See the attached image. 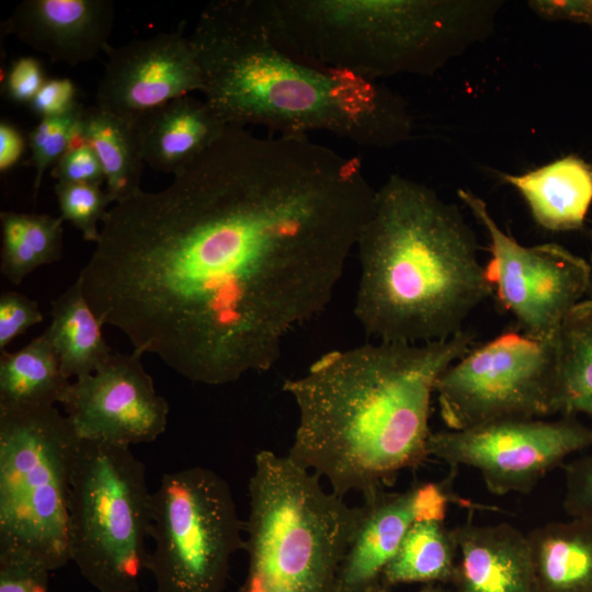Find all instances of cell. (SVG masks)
<instances>
[{
    "label": "cell",
    "mask_w": 592,
    "mask_h": 592,
    "mask_svg": "<svg viewBox=\"0 0 592 592\" xmlns=\"http://www.w3.org/2000/svg\"><path fill=\"white\" fill-rule=\"evenodd\" d=\"M365 592H389V588L380 581Z\"/></svg>",
    "instance_id": "40"
},
{
    "label": "cell",
    "mask_w": 592,
    "mask_h": 592,
    "mask_svg": "<svg viewBox=\"0 0 592 592\" xmlns=\"http://www.w3.org/2000/svg\"><path fill=\"white\" fill-rule=\"evenodd\" d=\"M527 3L542 19L585 23L592 29V0H531Z\"/></svg>",
    "instance_id": "35"
},
{
    "label": "cell",
    "mask_w": 592,
    "mask_h": 592,
    "mask_svg": "<svg viewBox=\"0 0 592 592\" xmlns=\"http://www.w3.org/2000/svg\"><path fill=\"white\" fill-rule=\"evenodd\" d=\"M80 441L55 406L0 409V557L49 571L71 561L70 493Z\"/></svg>",
    "instance_id": "7"
},
{
    "label": "cell",
    "mask_w": 592,
    "mask_h": 592,
    "mask_svg": "<svg viewBox=\"0 0 592 592\" xmlns=\"http://www.w3.org/2000/svg\"><path fill=\"white\" fill-rule=\"evenodd\" d=\"M45 81L42 62L32 56H21L4 75L2 92L12 103L29 105Z\"/></svg>",
    "instance_id": "32"
},
{
    "label": "cell",
    "mask_w": 592,
    "mask_h": 592,
    "mask_svg": "<svg viewBox=\"0 0 592 592\" xmlns=\"http://www.w3.org/2000/svg\"><path fill=\"white\" fill-rule=\"evenodd\" d=\"M592 446V429L566 414L556 420L508 418L464 430L432 432L428 456L476 469L497 496L530 492L571 454Z\"/></svg>",
    "instance_id": "12"
},
{
    "label": "cell",
    "mask_w": 592,
    "mask_h": 592,
    "mask_svg": "<svg viewBox=\"0 0 592 592\" xmlns=\"http://www.w3.org/2000/svg\"><path fill=\"white\" fill-rule=\"evenodd\" d=\"M475 344L463 330L441 341H377L321 355L283 383L298 410L287 455L341 498L382 490L428 457L435 384Z\"/></svg>",
    "instance_id": "2"
},
{
    "label": "cell",
    "mask_w": 592,
    "mask_h": 592,
    "mask_svg": "<svg viewBox=\"0 0 592 592\" xmlns=\"http://www.w3.org/2000/svg\"><path fill=\"white\" fill-rule=\"evenodd\" d=\"M457 545L453 592H538L527 535L508 523H465Z\"/></svg>",
    "instance_id": "16"
},
{
    "label": "cell",
    "mask_w": 592,
    "mask_h": 592,
    "mask_svg": "<svg viewBox=\"0 0 592 592\" xmlns=\"http://www.w3.org/2000/svg\"><path fill=\"white\" fill-rule=\"evenodd\" d=\"M62 223L60 216L1 212V274L19 285L35 269L59 261Z\"/></svg>",
    "instance_id": "25"
},
{
    "label": "cell",
    "mask_w": 592,
    "mask_h": 592,
    "mask_svg": "<svg viewBox=\"0 0 592 592\" xmlns=\"http://www.w3.org/2000/svg\"><path fill=\"white\" fill-rule=\"evenodd\" d=\"M356 248L354 315L378 341L446 340L493 294L458 206L400 174L376 190Z\"/></svg>",
    "instance_id": "4"
},
{
    "label": "cell",
    "mask_w": 592,
    "mask_h": 592,
    "mask_svg": "<svg viewBox=\"0 0 592 592\" xmlns=\"http://www.w3.org/2000/svg\"><path fill=\"white\" fill-rule=\"evenodd\" d=\"M524 197L537 225L550 231L581 229L592 204V166L569 155L521 175L500 173Z\"/></svg>",
    "instance_id": "19"
},
{
    "label": "cell",
    "mask_w": 592,
    "mask_h": 592,
    "mask_svg": "<svg viewBox=\"0 0 592 592\" xmlns=\"http://www.w3.org/2000/svg\"><path fill=\"white\" fill-rule=\"evenodd\" d=\"M78 130L102 164L106 192L113 203L141 191L145 160L134 119L93 105L82 109Z\"/></svg>",
    "instance_id": "22"
},
{
    "label": "cell",
    "mask_w": 592,
    "mask_h": 592,
    "mask_svg": "<svg viewBox=\"0 0 592 592\" xmlns=\"http://www.w3.org/2000/svg\"><path fill=\"white\" fill-rule=\"evenodd\" d=\"M80 106L77 86L69 78L46 79L29 104L32 113L39 119L64 115Z\"/></svg>",
    "instance_id": "34"
},
{
    "label": "cell",
    "mask_w": 592,
    "mask_h": 592,
    "mask_svg": "<svg viewBox=\"0 0 592 592\" xmlns=\"http://www.w3.org/2000/svg\"><path fill=\"white\" fill-rule=\"evenodd\" d=\"M243 525L228 482L194 466L161 477L151 492L146 569L155 592H224L232 555L244 548Z\"/></svg>",
    "instance_id": "9"
},
{
    "label": "cell",
    "mask_w": 592,
    "mask_h": 592,
    "mask_svg": "<svg viewBox=\"0 0 592 592\" xmlns=\"http://www.w3.org/2000/svg\"><path fill=\"white\" fill-rule=\"evenodd\" d=\"M496 0H253L271 39L291 56L379 80L430 76L486 39Z\"/></svg>",
    "instance_id": "5"
},
{
    "label": "cell",
    "mask_w": 592,
    "mask_h": 592,
    "mask_svg": "<svg viewBox=\"0 0 592 592\" xmlns=\"http://www.w3.org/2000/svg\"><path fill=\"white\" fill-rule=\"evenodd\" d=\"M457 194L488 235L491 257L485 267L497 303L521 332L540 341L556 339L587 295L589 261L554 242L522 246L499 227L481 197L465 189Z\"/></svg>",
    "instance_id": "11"
},
{
    "label": "cell",
    "mask_w": 592,
    "mask_h": 592,
    "mask_svg": "<svg viewBox=\"0 0 592 592\" xmlns=\"http://www.w3.org/2000/svg\"><path fill=\"white\" fill-rule=\"evenodd\" d=\"M557 337L540 341L504 331L475 344L435 384L448 430L508 418L556 414Z\"/></svg>",
    "instance_id": "10"
},
{
    "label": "cell",
    "mask_w": 592,
    "mask_h": 592,
    "mask_svg": "<svg viewBox=\"0 0 592 592\" xmlns=\"http://www.w3.org/2000/svg\"><path fill=\"white\" fill-rule=\"evenodd\" d=\"M556 411L592 396V301L583 299L567 315L557 334Z\"/></svg>",
    "instance_id": "26"
},
{
    "label": "cell",
    "mask_w": 592,
    "mask_h": 592,
    "mask_svg": "<svg viewBox=\"0 0 592 592\" xmlns=\"http://www.w3.org/2000/svg\"><path fill=\"white\" fill-rule=\"evenodd\" d=\"M52 322L43 332L69 379L96 372L113 354L102 334L103 323L90 306L78 278L52 301Z\"/></svg>",
    "instance_id": "21"
},
{
    "label": "cell",
    "mask_w": 592,
    "mask_h": 592,
    "mask_svg": "<svg viewBox=\"0 0 592 592\" xmlns=\"http://www.w3.org/2000/svg\"><path fill=\"white\" fill-rule=\"evenodd\" d=\"M144 160L177 174L213 145L228 126L205 100L175 98L134 118Z\"/></svg>",
    "instance_id": "18"
},
{
    "label": "cell",
    "mask_w": 592,
    "mask_h": 592,
    "mask_svg": "<svg viewBox=\"0 0 592 592\" xmlns=\"http://www.w3.org/2000/svg\"><path fill=\"white\" fill-rule=\"evenodd\" d=\"M578 413L592 417V396L584 397L572 402L566 412V414L572 415H576Z\"/></svg>",
    "instance_id": "37"
},
{
    "label": "cell",
    "mask_w": 592,
    "mask_h": 592,
    "mask_svg": "<svg viewBox=\"0 0 592 592\" xmlns=\"http://www.w3.org/2000/svg\"><path fill=\"white\" fill-rule=\"evenodd\" d=\"M589 237H590V241H591V253H590V260H589V264H590V282H589V287H588V291H587V295H585V299H589L592 301V226L589 230Z\"/></svg>",
    "instance_id": "38"
},
{
    "label": "cell",
    "mask_w": 592,
    "mask_h": 592,
    "mask_svg": "<svg viewBox=\"0 0 592 592\" xmlns=\"http://www.w3.org/2000/svg\"><path fill=\"white\" fill-rule=\"evenodd\" d=\"M340 566L338 592H365L380 582L406 534L420 521L414 486L403 492L378 490L364 498Z\"/></svg>",
    "instance_id": "17"
},
{
    "label": "cell",
    "mask_w": 592,
    "mask_h": 592,
    "mask_svg": "<svg viewBox=\"0 0 592 592\" xmlns=\"http://www.w3.org/2000/svg\"><path fill=\"white\" fill-rule=\"evenodd\" d=\"M141 355L113 352L96 372L70 383L60 403L80 440L130 446L166 431L169 405Z\"/></svg>",
    "instance_id": "13"
},
{
    "label": "cell",
    "mask_w": 592,
    "mask_h": 592,
    "mask_svg": "<svg viewBox=\"0 0 592 592\" xmlns=\"http://www.w3.org/2000/svg\"><path fill=\"white\" fill-rule=\"evenodd\" d=\"M113 21L109 0H25L2 25L52 61L77 66L105 53Z\"/></svg>",
    "instance_id": "15"
},
{
    "label": "cell",
    "mask_w": 592,
    "mask_h": 592,
    "mask_svg": "<svg viewBox=\"0 0 592 592\" xmlns=\"http://www.w3.org/2000/svg\"><path fill=\"white\" fill-rule=\"evenodd\" d=\"M320 479L288 455L257 453L239 592H338L361 508L326 491Z\"/></svg>",
    "instance_id": "6"
},
{
    "label": "cell",
    "mask_w": 592,
    "mask_h": 592,
    "mask_svg": "<svg viewBox=\"0 0 592 592\" xmlns=\"http://www.w3.org/2000/svg\"><path fill=\"white\" fill-rule=\"evenodd\" d=\"M99 107L136 118L175 98L203 91L202 72L183 25L169 33L106 48Z\"/></svg>",
    "instance_id": "14"
},
{
    "label": "cell",
    "mask_w": 592,
    "mask_h": 592,
    "mask_svg": "<svg viewBox=\"0 0 592 592\" xmlns=\"http://www.w3.org/2000/svg\"><path fill=\"white\" fill-rule=\"evenodd\" d=\"M82 109L81 105L70 113L42 118L29 134V146L35 168L34 197L47 168L55 164L68 149Z\"/></svg>",
    "instance_id": "28"
},
{
    "label": "cell",
    "mask_w": 592,
    "mask_h": 592,
    "mask_svg": "<svg viewBox=\"0 0 592 592\" xmlns=\"http://www.w3.org/2000/svg\"><path fill=\"white\" fill-rule=\"evenodd\" d=\"M151 492L130 446L81 440L70 493V553L98 592H137L147 566Z\"/></svg>",
    "instance_id": "8"
},
{
    "label": "cell",
    "mask_w": 592,
    "mask_h": 592,
    "mask_svg": "<svg viewBox=\"0 0 592 592\" xmlns=\"http://www.w3.org/2000/svg\"><path fill=\"white\" fill-rule=\"evenodd\" d=\"M52 174L57 182L64 183L102 185L105 181L102 164L93 149L82 139L78 124L68 149L55 163Z\"/></svg>",
    "instance_id": "29"
},
{
    "label": "cell",
    "mask_w": 592,
    "mask_h": 592,
    "mask_svg": "<svg viewBox=\"0 0 592 592\" xmlns=\"http://www.w3.org/2000/svg\"><path fill=\"white\" fill-rule=\"evenodd\" d=\"M60 217L80 230L86 241L96 243L100 237L98 224L103 221L113 203L106 190L98 184L64 183L55 185Z\"/></svg>",
    "instance_id": "27"
},
{
    "label": "cell",
    "mask_w": 592,
    "mask_h": 592,
    "mask_svg": "<svg viewBox=\"0 0 592 592\" xmlns=\"http://www.w3.org/2000/svg\"><path fill=\"white\" fill-rule=\"evenodd\" d=\"M43 319L36 300L19 292H3L0 295V351H7L13 340Z\"/></svg>",
    "instance_id": "30"
},
{
    "label": "cell",
    "mask_w": 592,
    "mask_h": 592,
    "mask_svg": "<svg viewBox=\"0 0 592 592\" xmlns=\"http://www.w3.org/2000/svg\"><path fill=\"white\" fill-rule=\"evenodd\" d=\"M527 535L538 592H592V523L554 521Z\"/></svg>",
    "instance_id": "20"
},
{
    "label": "cell",
    "mask_w": 592,
    "mask_h": 592,
    "mask_svg": "<svg viewBox=\"0 0 592 592\" xmlns=\"http://www.w3.org/2000/svg\"><path fill=\"white\" fill-rule=\"evenodd\" d=\"M375 194L358 158L228 125L166 189L109 209L78 281L135 351L235 383L330 304Z\"/></svg>",
    "instance_id": "1"
},
{
    "label": "cell",
    "mask_w": 592,
    "mask_h": 592,
    "mask_svg": "<svg viewBox=\"0 0 592 592\" xmlns=\"http://www.w3.org/2000/svg\"><path fill=\"white\" fill-rule=\"evenodd\" d=\"M457 563V545L444 522H414L380 581L389 589L402 583H451Z\"/></svg>",
    "instance_id": "24"
},
{
    "label": "cell",
    "mask_w": 592,
    "mask_h": 592,
    "mask_svg": "<svg viewBox=\"0 0 592 592\" xmlns=\"http://www.w3.org/2000/svg\"><path fill=\"white\" fill-rule=\"evenodd\" d=\"M70 383L44 333L16 351L1 352L0 409L60 403Z\"/></svg>",
    "instance_id": "23"
},
{
    "label": "cell",
    "mask_w": 592,
    "mask_h": 592,
    "mask_svg": "<svg viewBox=\"0 0 592 592\" xmlns=\"http://www.w3.org/2000/svg\"><path fill=\"white\" fill-rule=\"evenodd\" d=\"M566 491L563 509L571 519L592 523V455L578 458L563 467Z\"/></svg>",
    "instance_id": "31"
},
{
    "label": "cell",
    "mask_w": 592,
    "mask_h": 592,
    "mask_svg": "<svg viewBox=\"0 0 592 592\" xmlns=\"http://www.w3.org/2000/svg\"><path fill=\"white\" fill-rule=\"evenodd\" d=\"M190 41L204 100L227 125H259L282 136L326 132L369 148H390L412 136L413 117L400 94L379 80L285 53L253 0L208 3Z\"/></svg>",
    "instance_id": "3"
},
{
    "label": "cell",
    "mask_w": 592,
    "mask_h": 592,
    "mask_svg": "<svg viewBox=\"0 0 592 592\" xmlns=\"http://www.w3.org/2000/svg\"><path fill=\"white\" fill-rule=\"evenodd\" d=\"M25 138L13 124L0 122V172L5 173L21 159L25 150Z\"/></svg>",
    "instance_id": "36"
},
{
    "label": "cell",
    "mask_w": 592,
    "mask_h": 592,
    "mask_svg": "<svg viewBox=\"0 0 592 592\" xmlns=\"http://www.w3.org/2000/svg\"><path fill=\"white\" fill-rule=\"evenodd\" d=\"M49 570L15 557H0V592H49Z\"/></svg>",
    "instance_id": "33"
},
{
    "label": "cell",
    "mask_w": 592,
    "mask_h": 592,
    "mask_svg": "<svg viewBox=\"0 0 592 592\" xmlns=\"http://www.w3.org/2000/svg\"><path fill=\"white\" fill-rule=\"evenodd\" d=\"M417 592H451L442 587V584L431 583L424 584L422 589Z\"/></svg>",
    "instance_id": "39"
}]
</instances>
